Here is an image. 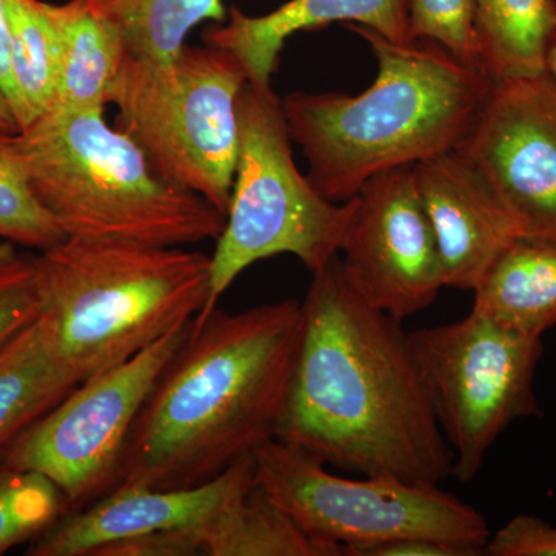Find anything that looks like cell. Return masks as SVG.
<instances>
[{"label":"cell","instance_id":"cell-10","mask_svg":"<svg viewBox=\"0 0 556 556\" xmlns=\"http://www.w3.org/2000/svg\"><path fill=\"white\" fill-rule=\"evenodd\" d=\"M192 321L73 388L7 445L0 466L49 478L64 495L68 511L90 506L115 489L135 420L161 372L188 339Z\"/></svg>","mask_w":556,"mask_h":556},{"label":"cell","instance_id":"cell-3","mask_svg":"<svg viewBox=\"0 0 556 556\" xmlns=\"http://www.w3.org/2000/svg\"><path fill=\"white\" fill-rule=\"evenodd\" d=\"M378 60V78L357 97L292 91L281 100L289 137L308 163L311 185L334 203L369 178L457 149L495 86L434 40L397 43L350 25Z\"/></svg>","mask_w":556,"mask_h":556},{"label":"cell","instance_id":"cell-14","mask_svg":"<svg viewBox=\"0 0 556 556\" xmlns=\"http://www.w3.org/2000/svg\"><path fill=\"white\" fill-rule=\"evenodd\" d=\"M437 233L445 287L473 291L508 241L518 236L482 172L459 149L413 166Z\"/></svg>","mask_w":556,"mask_h":556},{"label":"cell","instance_id":"cell-11","mask_svg":"<svg viewBox=\"0 0 556 556\" xmlns=\"http://www.w3.org/2000/svg\"><path fill=\"white\" fill-rule=\"evenodd\" d=\"M353 200L340 247L351 283L375 308L401 321L428 308L445 288V276L413 166L369 178Z\"/></svg>","mask_w":556,"mask_h":556},{"label":"cell","instance_id":"cell-2","mask_svg":"<svg viewBox=\"0 0 556 556\" xmlns=\"http://www.w3.org/2000/svg\"><path fill=\"white\" fill-rule=\"evenodd\" d=\"M300 334L295 299L192 321L135 420L118 485L192 489L276 439Z\"/></svg>","mask_w":556,"mask_h":556},{"label":"cell","instance_id":"cell-27","mask_svg":"<svg viewBox=\"0 0 556 556\" xmlns=\"http://www.w3.org/2000/svg\"><path fill=\"white\" fill-rule=\"evenodd\" d=\"M485 555L556 556V527L541 518L518 515L490 536Z\"/></svg>","mask_w":556,"mask_h":556},{"label":"cell","instance_id":"cell-4","mask_svg":"<svg viewBox=\"0 0 556 556\" xmlns=\"http://www.w3.org/2000/svg\"><path fill=\"white\" fill-rule=\"evenodd\" d=\"M33 276L43 343L79 386L200 316L211 255L65 237L33 257Z\"/></svg>","mask_w":556,"mask_h":556},{"label":"cell","instance_id":"cell-1","mask_svg":"<svg viewBox=\"0 0 556 556\" xmlns=\"http://www.w3.org/2000/svg\"><path fill=\"white\" fill-rule=\"evenodd\" d=\"M278 441L351 473L439 485L453 452L409 332L354 288L340 255L313 274Z\"/></svg>","mask_w":556,"mask_h":556},{"label":"cell","instance_id":"cell-22","mask_svg":"<svg viewBox=\"0 0 556 556\" xmlns=\"http://www.w3.org/2000/svg\"><path fill=\"white\" fill-rule=\"evenodd\" d=\"M91 9L112 22L129 54L170 61L185 49L189 33L204 21L225 22L223 0H89Z\"/></svg>","mask_w":556,"mask_h":556},{"label":"cell","instance_id":"cell-5","mask_svg":"<svg viewBox=\"0 0 556 556\" xmlns=\"http://www.w3.org/2000/svg\"><path fill=\"white\" fill-rule=\"evenodd\" d=\"M33 189L65 237L150 247L217 240L226 217L177 188L104 109L50 110L16 135Z\"/></svg>","mask_w":556,"mask_h":556},{"label":"cell","instance_id":"cell-9","mask_svg":"<svg viewBox=\"0 0 556 556\" xmlns=\"http://www.w3.org/2000/svg\"><path fill=\"white\" fill-rule=\"evenodd\" d=\"M409 340L453 452V477L473 481L486 452L511 422L540 416L533 383L543 338L471 309L452 324L416 329Z\"/></svg>","mask_w":556,"mask_h":556},{"label":"cell","instance_id":"cell-12","mask_svg":"<svg viewBox=\"0 0 556 556\" xmlns=\"http://www.w3.org/2000/svg\"><path fill=\"white\" fill-rule=\"evenodd\" d=\"M457 149L482 172L518 233L556 237V87L547 73L496 83Z\"/></svg>","mask_w":556,"mask_h":556},{"label":"cell","instance_id":"cell-25","mask_svg":"<svg viewBox=\"0 0 556 556\" xmlns=\"http://www.w3.org/2000/svg\"><path fill=\"white\" fill-rule=\"evenodd\" d=\"M407 2L412 39L434 40L445 47L457 60L477 67L473 39L475 0H407Z\"/></svg>","mask_w":556,"mask_h":556},{"label":"cell","instance_id":"cell-15","mask_svg":"<svg viewBox=\"0 0 556 556\" xmlns=\"http://www.w3.org/2000/svg\"><path fill=\"white\" fill-rule=\"evenodd\" d=\"M332 22L371 28L397 43L413 40L407 0H289L263 16H248L230 7L228 20L208 28L204 42L236 54L249 83L273 86L287 40L295 33L317 30Z\"/></svg>","mask_w":556,"mask_h":556},{"label":"cell","instance_id":"cell-17","mask_svg":"<svg viewBox=\"0 0 556 556\" xmlns=\"http://www.w3.org/2000/svg\"><path fill=\"white\" fill-rule=\"evenodd\" d=\"M186 555L342 556L339 544L303 530L257 484L201 525L178 530Z\"/></svg>","mask_w":556,"mask_h":556},{"label":"cell","instance_id":"cell-23","mask_svg":"<svg viewBox=\"0 0 556 556\" xmlns=\"http://www.w3.org/2000/svg\"><path fill=\"white\" fill-rule=\"evenodd\" d=\"M16 135L0 131V241L46 251L65 236L33 189Z\"/></svg>","mask_w":556,"mask_h":556},{"label":"cell","instance_id":"cell-8","mask_svg":"<svg viewBox=\"0 0 556 556\" xmlns=\"http://www.w3.org/2000/svg\"><path fill=\"white\" fill-rule=\"evenodd\" d=\"M255 484L303 530L339 544L348 556L390 541L422 538L485 555L490 532L481 511L439 485L391 475L342 478L287 442L254 453Z\"/></svg>","mask_w":556,"mask_h":556},{"label":"cell","instance_id":"cell-29","mask_svg":"<svg viewBox=\"0 0 556 556\" xmlns=\"http://www.w3.org/2000/svg\"><path fill=\"white\" fill-rule=\"evenodd\" d=\"M0 84H2L7 97H9V13H7L5 0H0Z\"/></svg>","mask_w":556,"mask_h":556},{"label":"cell","instance_id":"cell-21","mask_svg":"<svg viewBox=\"0 0 556 556\" xmlns=\"http://www.w3.org/2000/svg\"><path fill=\"white\" fill-rule=\"evenodd\" d=\"M75 387L47 351L38 320L0 345V453Z\"/></svg>","mask_w":556,"mask_h":556},{"label":"cell","instance_id":"cell-16","mask_svg":"<svg viewBox=\"0 0 556 556\" xmlns=\"http://www.w3.org/2000/svg\"><path fill=\"white\" fill-rule=\"evenodd\" d=\"M471 292V309L514 331L543 338L556 325V237L518 233Z\"/></svg>","mask_w":556,"mask_h":556},{"label":"cell","instance_id":"cell-18","mask_svg":"<svg viewBox=\"0 0 556 556\" xmlns=\"http://www.w3.org/2000/svg\"><path fill=\"white\" fill-rule=\"evenodd\" d=\"M60 33L61 65L51 110H98L108 105L126 49L118 28L91 9L89 0L43 2Z\"/></svg>","mask_w":556,"mask_h":556},{"label":"cell","instance_id":"cell-13","mask_svg":"<svg viewBox=\"0 0 556 556\" xmlns=\"http://www.w3.org/2000/svg\"><path fill=\"white\" fill-rule=\"evenodd\" d=\"M254 484V456L192 489L121 484L80 510L68 511L31 541L28 556H94L100 548L207 521Z\"/></svg>","mask_w":556,"mask_h":556},{"label":"cell","instance_id":"cell-20","mask_svg":"<svg viewBox=\"0 0 556 556\" xmlns=\"http://www.w3.org/2000/svg\"><path fill=\"white\" fill-rule=\"evenodd\" d=\"M9 13V100L20 129L53 109L61 65L60 33L43 0H5Z\"/></svg>","mask_w":556,"mask_h":556},{"label":"cell","instance_id":"cell-7","mask_svg":"<svg viewBox=\"0 0 556 556\" xmlns=\"http://www.w3.org/2000/svg\"><path fill=\"white\" fill-rule=\"evenodd\" d=\"M239 116V160L225 228L211 255V294L193 321L217 308L230 285L260 260L291 254L317 273L340 254L353 215V199L329 201L300 174L273 86L248 80Z\"/></svg>","mask_w":556,"mask_h":556},{"label":"cell","instance_id":"cell-32","mask_svg":"<svg viewBox=\"0 0 556 556\" xmlns=\"http://www.w3.org/2000/svg\"><path fill=\"white\" fill-rule=\"evenodd\" d=\"M546 73L548 78L552 79V83H554L556 87V40L554 46H552L551 51H548Z\"/></svg>","mask_w":556,"mask_h":556},{"label":"cell","instance_id":"cell-30","mask_svg":"<svg viewBox=\"0 0 556 556\" xmlns=\"http://www.w3.org/2000/svg\"><path fill=\"white\" fill-rule=\"evenodd\" d=\"M0 131L2 134L16 135L20 134V124H17L16 115L11 108L9 97L0 84Z\"/></svg>","mask_w":556,"mask_h":556},{"label":"cell","instance_id":"cell-31","mask_svg":"<svg viewBox=\"0 0 556 556\" xmlns=\"http://www.w3.org/2000/svg\"><path fill=\"white\" fill-rule=\"evenodd\" d=\"M22 258H24V255L20 254L16 244L0 241V269L10 268Z\"/></svg>","mask_w":556,"mask_h":556},{"label":"cell","instance_id":"cell-24","mask_svg":"<svg viewBox=\"0 0 556 556\" xmlns=\"http://www.w3.org/2000/svg\"><path fill=\"white\" fill-rule=\"evenodd\" d=\"M67 511L64 495L49 478L0 466V555L36 540Z\"/></svg>","mask_w":556,"mask_h":556},{"label":"cell","instance_id":"cell-26","mask_svg":"<svg viewBox=\"0 0 556 556\" xmlns=\"http://www.w3.org/2000/svg\"><path fill=\"white\" fill-rule=\"evenodd\" d=\"M39 316L38 294L33 276V257L0 269V345L31 325Z\"/></svg>","mask_w":556,"mask_h":556},{"label":"cell","instance_id":"cell-6","mask_svg":"<svg viewBox=\"0 0 556 556\" xmlns=\"http://www.w3.org/2000/svg\"><path fill=\"white\" fill-rule=\"evenodd\" d=\"M248 73L236 54L189 47L170 61L127 54L108 104L115 126L155 169L228 215L240 148L239 101Z\"/></svg>","mask_w":556,"mask_h":556},{"label":"cell","instance_id":"cell-19","mask_svg":"<svg viewBox=\"0 0 556 556\" xmlns=\"http://www.w3.org/2000/svg\"><path fill=\"white\" fill-rule=\"evenodd\" d=\"M475 65L493 83L546 75L556 0H475Z\"/></svg>","mask_w":556,"mask_h":556},{"label":"cell","instance_id":"cell-28","mask_svg":"<svg viewBox=\"0 0 556 556\" xmlns=\"http://www.w3.org/2000/svg\"><path fill=\"white\" fill-rule=\"evenodd\" d=\"M361 556H470L463 548L422 538L390 541L365 551Z\"/></svg>","mask_w":556,"mask_h":556}]
</instances>
